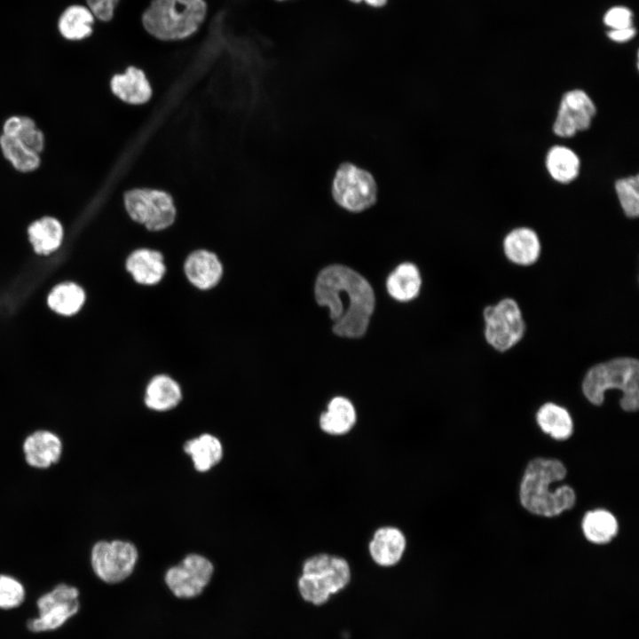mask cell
I'll list each match as a JSON object with an SVG mask.
<instances>
[{"label":"cell","instance_id":"19","mask_svg":"<svg viewBox=\"0 0 639 639\" xmlns=\"http://www.w3.org/2000/svg\"><path fill=\"white\" fill-rule=\"evenodd\" d=\"M356 422L354 405L347 398L337 396L328 402L327 410L321 413L319 426L327 435L342 437L353 429Z\"/></svg>","mask_w":639,"mask_h":639},{"label":"cell","instance_id":"5","mask_svg":"<svg viewBox=\"0 0 639 639\" xmlns=\"http://www.w3.org/2000/svg\"><path fill=\"white\" fill-rule=\"evenodd\" d=\"M351 578V567L345 558L327 553L315 554L303 563L298 591L304 601L321 605L332 595L345 588Z\"/></svg>","mask_w":639,"mask_h":639},{"label":"cell","instance_id":"10","mask_svg":"<svg viewBox=\"0 0 639 639\" xmlns=\"http://www.w3.org/2000/svg\"><path fill=\"white\" fill-rule=\"evenodd\" d=\"M213 574L214 565L209 559L202 555L189 554L165 572L164 582L176 598L192 600L204 592Z\"/></svg>","mask_w":639,"mask_h":639},{"label":"cell","instance_id":"28","mask_svg":"<svg viewBox=\"0 0 639 639\" xmlns=\"http://www.w3.org/2000/svg\"><path fill=\"white\" fill-rule=\"evenodd\" d=\"M582 529L586 538L597 544L611 541L618 532V523L610 512L597 509L588 512L582 521Z\"/></svg>","mask_w":639,"mask_h":639},{"label":"cell","instance_id":"17","mask_svg":"<svg viewBox=\"0 0 639 639\" xmlns=\"http://www.w3.org/2000/svg\"><path fill=\"white\" fill-rule=\"evenodd\" d=\"M96 21L93 12L84 3H74L59 12L56 28L62 39L74 43L82 42L93 35Z\"/></svg>","mask_w":639,"mask_h":639},{"label":"cell","instance_id":"20","mask_svg":"<svg viewBox=\"0 0 639 639\" xmlns=\"http://www.w3.org/2000/svg\"><path fill=\"white\" fill-rule=\"evenodd\" d=\"M110 87L120 99L133 105L146 103L152 95L146 75L135 67H129L123 74L114 75L111 79Z\"/></svg>","mask_w":639,"mask_h":639},{"label":"cell","instance_id":"34","mask_svg":"<svg viewBox=\"0 0 639 639\" xmlns=\"http://www.w3.org/2000/svg\"><path fill=\"white\" fill-rule=\"evenodd\" d=\"M119 0H85L84 4L91 9L97 20L110 21L114 15Z\"/></svg>","mask_w":639,"mask_h":639},{"label":"cell","instance_id":"31","mask_svg":"<svg viewBox=\"0 0 639 639\" xmlns=\"http://www.w3.org/2000/svg\"><path fill=\"white\" fill-rule=\"evenodd\" d=\"M615 193L623 213L630 218L639 214V177L632 175L616 180Z\"/></svg>","mask_w":639,"mask_h":639},{"label":"cell","instance_id":"30","mask_svg":"<svg viewBox=\"0 0 639 639\" xmlns=\"http://www.w3.org/2000/svg\"><path fill=\"white\" fill-rule=\"evenodd\" d=\"M0 146L4 157L20 171H32L40 165L39 154L12 137L3 134L0 137Z\"/></svg>","mask_w":639,"mask_h":639},{"label":"cell","instance_id":"14","mask_svg":"<svg viewBox=\"0 0 639 639\" xmlns=\"http://www.w3.org/2000/svg\"><path fill=\"white\" fill-rule=\"evenodd\" d=\"M22 452L28 466L44 469L59 461L63 444L56 433L48 430H37L25 438Z\"/></svg>","mask_w":639,"mask_h":639},{"label":"cell","instance_id":"2","mask_svg":"<svg viewBox=\"0 0 639 639\" xmlns=\"http://www.w3.org/2000/svg\"><path fill=\"white\" fill-rule=\"evenodd\" d=\"M566 475L564 465L558 460L536 458L525 471L520 485V501L529 512L554 517L571 509L576 501L575 493L568 485L549 489L551 483L562 480Z\"/></svg>","mask_w":639,"mask_h":639},{"label":"cell","instance_id":"16","mask_svg":"<svg viewBox=\"0 0 639 639\" xmlns=\"http://www.w3.org/2000/svg\"><path fill=\"white\" fill-rule=\"evenodd\" d=\"M406 548V538L397 526L377 528L368 543L371 559L381 567H392L402 559Z\"/></svg>","mask_w":639,"mask_h":639},{"label":"cell","instance_id":"4","mask_svg":"<svg viewBox=\"0 0 639 639\" xmlns=\"http://www.w3.org/2000/svg\"><path fill=\"white\" fill-rule=\"evenodd\" d=\"M619 389L623 396L619 401L623 410L634 412L639 406V362L633 358H616L591 367L585 375L582 390L594 405H601L604 392Z\"/></svg>","mask_w":639,"mask_h":639},{"label":"cell","instance_id":"35","mask_svg":"<svg viewBox=\"0 0 639 639\" xmlns=\"http://www.w3.org/2000/svg\"><path fill=\"white\" fill-rule=\"evenodd\" d=\"M636 35L635 28L629 27L625 28L608 30V38L615 43H623L632 40Z\"/></svg>","mask_w":639,"mask_h":639},{"label":"cell","instance_id":"3","mask_svg":"<svg viewBox=\"0 0 639 639\" xmlns=\"http://www.w3.org/2000/svg\"><path fill=\"white\" fill-rule=\"evenodd\" d=\"M206 14L205 0H152L142 14V24L159 40H181L198 30Z\"/></svg>","mask_w":639,"mask_h":639},{"label":"cell","instance_id":"11","mask_svg":"<svg viewBox=\"0 0 639 639\" xmlns=\"http://www.w3.org/2000/svg\"><path fill=\"white\" fill-rule=\"evenodd\" d=\"M485 335L495 350L505 351L517 344L525 334V325L521 311L511 298L484 310Z\"/></svg>","mask_w":639,"mask_h":639},{"label":"cell","instance_id":"33","mask_svg":"<svg viewBox=\"0 0 639 639\" xmlns=\"http://www.w3.org/2000/svg\"><path fill=\"white\" fill-rule=\"evenodd\" d=\"M634 14L627 6L616 5L604 14L603 22L609 28L619 29L633 27Z\"/></svg>","mask_w":639,"mask_h":639},{"label":"cell","instance_id":"7","mask_svg":"<svg viewBox=\"0 0 639 639\" xmlns=\"http://www.w3.org/2000/svg\"><path fill=\"white\" fill-rule=\"evenodd\" d=\"M138 552L127 540H99L91 552V564L94 574L106 584L124 581L134 572Z\"/></svg>","mask_w":639,"mask_h":639},{"label":"cell","instance_id":"8","mask_svg":"<svg viewBox=\"0 0 639 639\" xmlns=\"http://www.w3.org/2000/svg\"><path fill=\"white\" fill-rule=\"evenodd\" d=\"M80 592L76 587L59 583L36 601L38 615L29 619L27 627L34 633L54 631L80 610Z\"/></svg>","mask_w":639,"mask_h":639},{"label":"cell","instance_id":"21","mask_svg":"<svg viewBox=\"0 0 639 639\" xmlns=\"http://www.w3.org/2000/svg\"><path fill=\"white\" fill-rule=\"evenodd\" d=\"M503 248L506 256L511 262L521 265H529L539 258L540 242L532 229L519 227L506 235Z\"/></svg>","mask_w":639,"mask_h":639},{"label":"cell","instance_id":"32","mask_svg":"<svg viewBox=\"0 0 639 639\" xmlns=\"http://www.w3.org/2000/svg\"><path fill=\"white\" fill-rule=\"evenodd\" d=\"M25 597V588L19 580L8 574H0V609H15L23 604Z\"/></svg>","mask_w":639,"mask_h":639},{"label":"cell","instance_id":"27","mask_svg":"<svg viewBox=\"0 0 639 639\" xmlns=\"http://www.w3.org/2000/svg\"><path fill=\"white\" fill-rule=\"evenodd\" d=\"M540 429L557 440H565L572 434V421L566 409L553 403L543 405L536 415Z\"/></svg>","mask_w":639,"mask_h":639},{"label":"cell","instance_id":"9","mask_svg":"<svg viewBox=\"0 0 639 639\" xmlns=\"http://www.w3.org/2000/svg\"><path fill=\"white\" fill-rule=\"evenodd\" d=\"M124 205L130 218L151 232L170 227L176 218L173 200L162 191L130 190L124 194Z\"/></svg>","mask_w":639,"mask_h":639},{"label":"cell","instance_id":"38","mask_svg":"<svg viewBox=\"0 0 639 639\" xmlns=\"http://www.w3.org/2000/svg\"><path fill=\"white\" fill-rule=\"evenodd\" d=\"M273 1H275V2H277V3H281V4H282V3H287V2H292V1H295V0H273Z\"/></svg>","mask_w":639,"mask_h":639},{"label":"cell","instance_id":"24","mask_svg":"<svg viewBox=\"0 0 639 639\" xmlns=\"http://www.w3.org/2000/svg\"><path fill=\"white\" fill-rule=\"evenodd\" d=\"M184 451L192 458L194 469L199 472L209 470L219 463L223 457L220 440L209 433L186 441Z\"/></svg>","mask_w":639,"mask_h":639},{"label":"cell","instance_id":"25","mask_svg":"<svg viewBox=\"0 0 639 639\" xmlns=\"http://www.w3.org/2000/svg\"><path fill=\"white\" fill-rule=\"evenodd\" d=\"M421 288V276L411 263L399 264L388 277L387 290L396 300L406 302L414 299Z\"/></svg>","mask_w":639,"mask_h":639},{"label":"cell","instance_id":"22","mask_svg":"<svg viewBox=\"0 0 639 639\" xmlns=\"http://www.w3.org/2000/svg\"><path fill=\"white\" fill-rule=\"evenodd\" d=\"M545 166L549 176L557 183L572 182L580 173V160L571 148L556 145L550 147L546 154Z\"/></svg>","mask_w":639,"mask_h":639},{"label":"cell","instance_id":"15","mask_svg":"<svg viewBox=\"0 0 639 639\" xmlns=\"http://www.w3.org/2000/svg\"><path fill=\"white\" fill-rule=\"evenodd\" d=\"M124 267L132 280L144 287L156 286L167 272L163 254L147 248H137L130 253Z\"/></svg>","mask_w":639,"mask_h":639},{"label":"cell","instance_id":"18","mask_svg":"<svg viewBox=\"0 0 639 639\" xmlns=\"http://www.w3.org/2000/svg\"><path fill=\"white\" fill-rule=\"evenodd\" d=\"M144 403L155 412H167L176 408L183 398L178 382L167 374L152 376L144 390Z\"/></svg>","mask_w":639,"mask_h":639},{"label":"cell","instance_id":"29","mask_svg":"<svg viewBox=\"0 0 639 639\" xmlns=\"http://www.w3.org/2000/svg\"><path fill=\"white\" fill-rule=\"evenodd\" d=\"M3 134L13 138L38 154L44 146L43 132L32 119L26 116H12L5 121Z\"/></svg>","mask_w":639,"mask_h":639},{"label":"cell","instance_id":"6","mask_svg":"<svg viewBox=\"0 0 639 639\" xmlns=\"http://www.w3.org/2000/svg\"><path fill=\"white\" fill-rule=\"evenodd\" d=\"M331 192L338 206L349 212L359 213L375 204L378 191L369 171L347 162L336 169Z\"/></svg>","mask_w":639,"mask_h":639},{"label":"cell","instance_id":"23","mask_svg":"<svg viewBox=\"0 0 639 639\" xmlns=\"http://www.w3.org/2000/svg\"><path fill=\"white\" fill-rule=\"evenodd\" d=\"M28 233L34 251L44 256L57 250L64 236L62 225L51 217L36 220L29 225Z\"/></svg>","mask_w":639,"mask_h":639},{"label":"cell","instance_id":"36","mask_svg":"<svg viewBox=\"0 0 639 639\" xmlns=\"http://www.w3.org/2000/svg\"><path fill=\"white\" fill-rule=\"evenodd\" d=\"M389 0H362V4L372 10H381L387 6Z\"/></svg>","mask_w":639,"mask_h":639},{"label":"cell","instance_id":"12","mask_svg":"<svg viewBox=\"0 0 639 639\" xmlns=\"http://www.w3.org/2000/svg\"><path fill=\"white\" fill-rule=\"evenodd\" d=\"M596 114V106L589 95L580 89L566 91L561 100L553 124L554 133L570 138L588 130Z\"/></svg>","mask_w":639,"mask_h":639},{"label":"cell","instance_id":"13","mask_svg":"<svg viewBox=\"0 0 639 639\" xmlns=\"http://www.w3.org/2000/svg\"><path fill=\"white\" fill-rule=\"evenodd\" d=\"M183 272L191 286L201 291H208L221 282L224 265L220 257L213 251L198 248L185 258Z\"/></svg>","mask_w":639,"mask_h":639},{"label":"cell","instance_id":"37","mask_svg":"<svg viewBox=\"0 0 639 639\" xmlns=\"http://www.w3.org/2000/svg\"><path fill=\"white\" fill-rule=\"evenodd\" d=\"M346 2L351 5H361L362 4V0H346Z\"/></svg>","mask_w":639,"mask_h":639},{"label":"cell","instance_id":"1","mask_svg":"<svg viewBox=\"0 0 639 639\" xmlns=\"http://www.w3.org/2000/svg\"><path fill=\"white\" fill-rule=\"evenodd\" d=\"M315 298L329 310L334 332L343 337L362 336L375 307V295L368 281L343 265L323 269L315 283Z\"/></svg>","mask_w":639,"mask_h":639},{"label":"cell","instance_id":"26","mask_svg":"<svg viewBox=\"0 0 639 639\" xmlns=\"http://www.w3.org/2000/svg\"><path fill=\"white\" fill-rule=\"evenodd\" d=\"M85 297L82 287L73 282H64L51 289L47 297V304L56 313L72 316L82 309Z\"/></svg>","mask_w":639,"mask_h":639}]
</instances>
